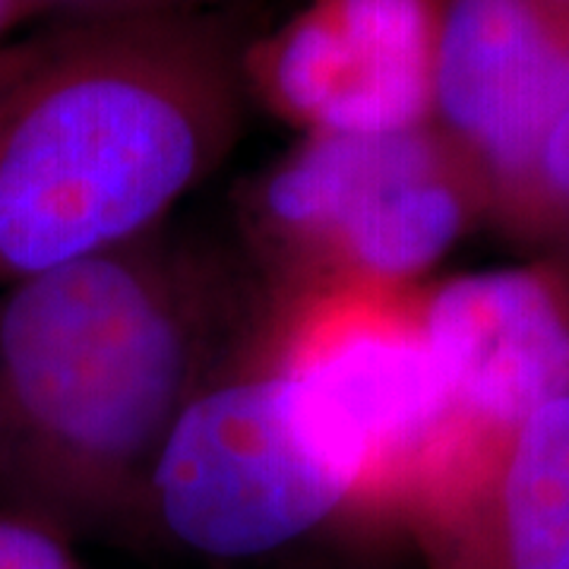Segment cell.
I'll return each mask as SVG.
<instances>
[{"instance_id":"1","label":"cell","mask_w":569,"mask_h":569,"mask_svg":"<svg viewBox=\"0 0 569 569\" xmlns=\"http://www.w3.org/2000/svg\"><path fill=\"white\" fill-rule=\"evenodd\" d=\"M266 305L234 241L178 219L0 288V509L121 531L168 427Z\"/></svg>"},{"instance_id":"2","label":"cell","mask_w":569,"mask_h":569,"mask_svg":"<svg viewBox=\"0 0 569 569\" xmlns=\"http://www.w3.org/2000/svg\"><path fill=\"white\" fill-rule=\"evenodd\" d=\"M241 54L219 13L0 41V288L174 219L241 140Z\"/></svg>"},{"instance_id":"3","label":"cell","mask_w":569,"mask_h":569,"mask_svg":"<svg viewBox=\"0 0 569 569\" xmlns=\"http://www.w3.org/2000/svg\"><path fill=\"white\" fill-rule=\"evenodd\" d=\"M234 247L266 301L329 288H418L488 219L471 164L433 127L301 137L231 203Z\"/></svg>"},{"instance_id":"4","label":"cell","mask_w":569,"mask_h":569,"mask_svg":"<svg viewBox=\"0 0 569 569\" xmlns=\"http://www.w3.org/2000/svg\"><path fill=\"white\" fill-rule=\"evenodd\" d=\"M260 346L348 471L358 531H406L488 452L456 427L418 288H329L269 301Z\"/></svg>"},{"instance_id":"5","label":"cell","mask_w":569,"mask_h":569,"mask_svg":"<svg viewBox=\"0 0 569 569\" xmlns=\"http://www.w3.org/2000/svg\"><path fill=\"white\" fill-rule=\"evenodd\" d=\"M336 529H358L355 485L257 326L168 427L121 531L241 563Z\"/></svg>"},{"instance_id":"6","label":"cell","mask_w":569,"mask_h":569,"mask_svg":"<svg viewBox=\"0 0 569 569\" xmlns=\"http://www.w3.org/2000/svg\"><path fill=\"white\" fill-rule=\"evenodd\" d=\"M440 0H313L244 44L247 99L301 137H373L430 123Z\"/></svg>"},{"instance_id":"7","label":"cell","mask_w":569,"mask_h":569,"mask_svg":"<svg viewBox=\"0 0 569 569\" xmlns=\"http://www.w3.org/2000/svg\"><path fill=\"white\" fill-rule=\"evenodd\" d=\"M569 108V17L535 0H440L430 123L471 164L500 224Z\"/></svg>"},{"instance_id":"8","label":"cell","mask_w":569,"mask_h":569,"mask_svg":"<svg viewBox=\"0 0 569 569\" xmlns=\"http://www.w3.org/2000/svg\"><path fill=\"white\" fill-rule=\"evenodd\" d=\"M427 346L456 427L478 452L569 399V269L531 263L418 284Z\"/></svg>"},{"instance_id":"9","label":"cell","mask_w":569,"mask_h":569,"mask_svg":"<svg viewBox=\"0 0 569 569\" xmlns=\"http://www.w3.org/2000/svg\"><path fill=\"white\" fill-rule=\"evenodd\" d=\"M406 531L427 569H569V399L535 411Z\"/></svg>"},{"instance_id":"10","label":"cell","mask_w":569,"mask_h":569,"mask_svg":"<svg viewBox=\"0 0 569 569\" xmlns=\"http://www.w3.org/2000/svg\"><path fill=\"white\" fill-rule=\"evenodd\" d=\"M497 228L569 269V108L541 146L522 197Z\"/></svg>"},{"instance_id":"11","label":"cell","mask_w":569,"mask_h":569,"mask_svg":"<svg viewBox=\"0 0 569 569\" xmlns=\"http://www.w3.org/2000/svg\"><path fill=\"white\" fill-rule=\"evenodd\" d=\"M0 569H86L70 538L29 516L0 509Z\"/></svg>"},{"instance_id":"12","label":"cell","mask_w":569,"mask_h":569,"mask_svg":"<svg viewBox=\"0 0 569 569\" xmlns=\"http://www.w3.org/2000/svg\"><path fill=\"white\" fill-rule=\"evenodd\" d=\"M41 20H162L203 17L228 0H32Z\"/></svg>"},{"instance_id":"13","label":"cell","mask_w":569,"mask_h":569,"mask_svg":"<svg viewBox=\"0 0 569 569\" xmlns=\"http://www.w3.org/2000/svg\"><path fill=\"white\" fill-rule=\"evenodd\" d=\"M39 20L41 17L32 0H0V41L20 36L26 26Z\"/></svg>"}]
</instances>
